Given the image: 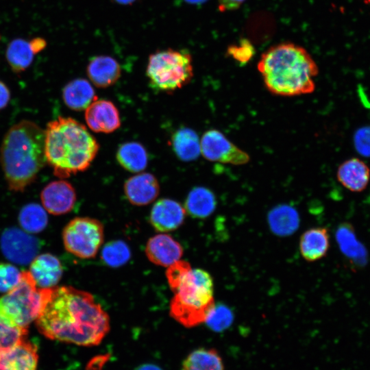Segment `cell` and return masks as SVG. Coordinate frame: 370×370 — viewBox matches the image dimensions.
<instances>
[{"label": "cell", "instance_id": "obj_20", "mask_svg": "<svg viewBox=\"0 0 370 370\" xmlns=\"http://www.w3.org/2000/svg\"><path fill=\"white\" fill-rule=\"evenodd\" d=\"M330 247V236L325 227H312L303 233L299 241L301 256L308 262L323 258Z\"/></svg>", "mask_w": 370, "mask_h": 370}, {"label": "cell", "instance_id": "obj_39", "mask_svg": "<svg viewBox=\"0 0 370 370\" xmlns=\"http://www.w3.org/2000/svg\"><path fill=\"white\" fill-rule=\"evenodd\" d=\"M117 3L121 5H130L136 0H115Z\"/></svg>", "mask_w": 370, "mask_h": 370}, {"label": "cell", "instance_id": "obj_35", "mask_svg": "<svg viewBox=\"0 0 370 370\" xmlns=\"http://www.w3.org/2000/svg\"><path fill=\"white\" fill-rule=\"evenodd\" d=\"M245 0H219V9L221 12L233 10L239 8Z\"/></svg>", "mask_w": 370, "mask_h": 370}, {"label": "cell", "instance_id": "obj_6", "mask_svg": "<svg viewBox=\"0 0 370 370\" xmlns=\"http://www.w3.org/2000/svg\"><path fill=\"white\" fill-rule=\"evenodd\" d=\"M38 287L29 271H22L18 283L0 297V320L7 325L28 329L38 317L51 292Z\"/></svg>", "mask_w": 370, "mask_h": 370}, {"label": "cell", "instance_id": "obj_4", "mask_svg": "<svg viewBox=\"0 0 370 370\" xmlns=\"http://www.w3.org/2000/svg\"><path fill=\"white\" fill-rule=\"evenodd\" d=\"M45 132L46 160L60 178L86 171L99 149L86 127L72 118L59 116Z\"/></svg>", "mask_w": 370, "mask_h": 370}, {"label": "cell", "instance_id": "obj_30", "mask_svg": "<svg viewBox=\"0 0 370 370\" xmlns=\"http://www.w3.org/2000/svg\"><path fill=\"white\" fill-rule=\"evenodd\" d=\"M233 320L231 310L225 306H216L208 314L205 323L208 326L217 332H221L228 328Z\"/></svg>", "mask_w": 370, "mask_h": 370}, {"label": "cell", "instance_id": "obj_28", "mask_svg": "<svg viewBox=\"0 0 370 370\" xmlns=\"http://www.w3.org/2000/svg\"><path fill=\"white\" fill-rule=\"evenodd\" d=\"M18 222L25 231L38 233L47 225L48 217L46 210L38 204H28L21 210Z\"/></svg>", "mask_w": 370, "mask_h": 370}, {"label": "cell", "instance_id": "obj_2", "mask_svg": "<svg viewBox=\"0 0 370 370\" xmlns=\"http://www.w3.org/2000/svg\"><path fill=\"white\" fill-rule=\"evenodd\" d=\"M258 69L272 94L292 97L310 94L315 90L318 66L303 47L282 43L270 47L262 56Z\"/></svg>", "mask_w": 370, "mask_h": 370}, {"label": "cell", "instance_id": "obj_24", "mask_svg": "<svg viewBox=\"0 0 370 370\" xmlns=\"http://www.w3.org/2000/svg\"><path fill=\"white\" fill-rule=\"evenodd\" d=\"M173 149L179 159L184 162L196 160L201 153L200 139L189 127H182L172 136Z\"/></svg>", "mask_w": 370, "mask_h": 370}, {"label": "cell", "instance_id": "obj_38", "mask_svg": "<svg viewBox=\"0 0 370 370\" xmlns=\"http://www.w3.org/2000/svg\"><path fill=\"white\" fill-rule=\"evenodd\" d=\"M188 3L193 5H199L205 3L207 0H184Z\"/></svg>", "mask_w": 370, "mask_h": 370}, {"label": "cell", "instance_id": "obj_5", "mask_svg": "<svg viewBox=\"0 0 370 370\" xmlns=\"http://www.w3.org/2000/svg\"><path fill=\"white\" fill-rule=\"evenodd\" d=\"M171 289L172 318L186 328L205 323L215 305L213 279L208 271L190 267Z\"/></svg>", "mask_w": 370, "mask_h": 370}, {"label": "cell", "instance_id": "obj_25", "mask_svg": "<svg viewBox=\"0 0 370 370\" xmlns=\"http://www.w3.org/2000/svg\"><path fill=\"white\" fill-rule=\"evenodd\" d=\"M116 158L123 169L132 173L144 170L148 162L146 149L137 142L121 144L117 149Z\"/></svg>", "mask_w": 370, "mask_h": 370}, {"label": "cell", "instance_id": "obj_11", "mask_svg": "<svg viewBox=\"0 0 370 370\" xmlns=\"http://www.w3.org/2000/svg\"><path fill=\"white\" fill-rule=\"evenodd\" d=\"M40 199L48 212L61 215L73 208L77 196L75 188L69 182L57 180L50 182L42 189Z\"/></svg>", "mask_w": 370, "mask_h": 370}, {"label": "cell", "instance_id": "obj_10", "mask_svg": "<svg viewBox=\"0 0 370 370\" xmlns=\"http://www.w3.org/2000/svg\"><path fill=\"white\" fill-rule=\"evenodd\" d=\"M0 245L7 259L18 264H27L37 256L38 240L16 227L5 230L1 234Z\"/></svg>", "mask_w": 370, "mask_h": 370}, {"label": "cell", "instance_id": "obj_18", "mask_svg": "<svg viewBox=\"0 0 370 370\" xmlns=\"http://www.w3.org/2000/svg\"><path fill=\"white\" fill-rule=\"evenodd\" d=\"M29 272L38 287L51 288L59 282L63 269L56 256L45 253L37 256L32 261Z\"/></svg>", "mask_w": 370, "mask_h": 370}, {"label": "cell", "instance_id": "obj_26", "mask_svg": "<svg viewBox=\"0 0 370 370\" xmlns=\"http://www.w3.org/2000/svg\"><path fill=\"white\" fill-rule=\"evenodd\" d=\"M182 370H224L221 357L214 349L198 348L184 360Z\"/></svg>", "mask_w": 370, "mask_h": 370}, {"label": "cell", "instance_id": "obj_19", "mask_svg": "<svg viewBox=\"0 0 370 370\" xmlns=\"http://www.w3.org/2000/svg\"><path fill=\"white\" fill-rule=\"evenodd\" d=\"M86 71L90 80L99 88L112 86L121 74L119 63L114 58L103 55L92 57Z\"/></svg>", "mask_w": 370, "mask_h": 370}, {"label": "cell", "instance_id": "obj_31", "mask_svg": "<svg viewBox=\"0 0 370 370\" xmlns=\"http://www.w3.org/2000/svg\"><path fill=\"white\" fill-rule=\"evenodd\" d=\"M27 335V329L11 327L0 320V350L14 346Z\"/></svg>", "mask_w": 370, "mask_h": 370}, {"label": "cell", "instance_id": "obj_16", "mask_svg": "<svg viewBox=\"0 0 370 370\" xmlns=\"http://www.w3.org/2000/svg\"><path fill=\"white\" fill-rule=\"evenodd\" d=\"M127 200L135 206H145L153 202L160 193L157 178L149 173H142L129 177L124 184Z\"/></svg>", "mask_w": 370, "mask_h": 370}, {"label": "cell", "instance_id": "obj_17", "mask_svg": "<svg viewBox=\"0 0 370 370\" xmlns=\"http://www.w3.org/2000/svg\"><path fill=\"white\" fill-rule=\"evenodd\" d=\"M336 177L347 190L360 193L363 191L370 181V168L362 160L353 157L343 161L338 167Z\"/></svg>", "mask_w": 370, "mask_h": 370}, {"label": "cell", "instance_id": "obj_27", "mask_svg": "<svg viewBox=\"0 0 370 370\" xmlns=\"http://www.w3.org/2000/svg\"><path fill=\"white\" fill-rule=\"evenodd\" d=\"M269 222L271 229L276 234L288 235L297 229L299 217L293 208L287 205H280L269 212Z\"/></svg>", "mask_w": 370, "mask_h": 370}, {"label": "cell", "instance_id": "obj_40", "mask_svg": "<svg viewBox=\"0 0 370 370\" xmlns=\"http://www.w3.org/2000/svg\"><path fill=\"white\" fill-rule=\"evenodd\" d=\"M0 39H1V36H0Z\"/></svg>", "mask_w": 370, "mask_h": 370}, {"label": "cell", "instance_id": "obj_9", "mask_svg": "<svg viewBox=\"0 0 370 370\" xmlns=\"http://www.w3.org/2000/svg\"><path fill=\"white\" fill-rule=\"evenodd\" d=\"M201 153L208 160L234 165L247 163V153L229 140L217 130L206 131L200 139Z\"/></svg>", "mask_w": 370, "mask_h": 370}, {"label": "cell", "instance_id": "obj_13", "mask_svg": "<svg viewBox=\"0 0 370 370\" xmlns=\"http://www.w3.org/2000/svg\"><path fill=\"white\" fill-rule=\"evenodd\" d=\"M85 120L93 132L109 134L121 126V119L116 106L110 101L96 99L85 110Z\"/></svg>", "mask_w": 370, "mask_h": 370}, {"label": "cell", "instance_id": "obj_36", "mask_svg": "<svg viewBox=\"0 0 370 370\" xmlns=\"http://www.w3.org/2000/svg\"><path fill=\"white\" fill-rule=\"evenodd\" d=\"M10 99V93L8 87L3 82L0 81V110L5 108Z\"/></svg>", "mask_w": 370, "mask_h": 370}, {"label": "cell", "instance_id": "obj_12", "mask_svg": "<svg viewBox=\"0 0 370 370\" xmlns=\"http://www.w3.org/2000/svg\"><path fill=\"white\" fill-rule=\"evenodd\" d=\"M186 214L184 207L179 202L162 198L153 204L150 212L149 223L160 233L172 232L182 225Z\"/></svg>", "mask_w": 370, "mask_h": 370}, {"label": "cell", "instance_id": "obj_34", "mask_svg": "<svg viewBox=\"0 0 370 370\" xmlns=\"http://www.w3.org/2000/svg\"><path fill=\"white\" fill-rule=\"evenodd\" d=\"M354 145L361 156L370 157V125L358 129L354 135Z\"/></svg>", "mask_w": 370, "mask_h": 370}, {"label": "cell", "instance_id": "obj_37", "mask_svg": "<svg viewBox=\"0 0 370 370\" xmlns=\"http://www.w3.org/2000/svg\"><path fill=\"white\" fill-rule=\"evenodd\" d=\"M134 370H162L161 367L157 365L152 363H145L138 366Z\"/></svg>", "mask_w": 370, "mask_h": 370}, {"label": "cell", "instance_id": "obj_23", "mask_svg": "<svg viewBox=\"0 0 370 370\" xmlns=\"http://www.w3.org/2000/svg\"><path fill=\"white\" fill-rule=\"evenodd\" d=\"M38 53L34 47L31 39H13L8 45L5 57L12 70L16 73L25 71Z\"/></svg>", "mask_w": 370, "mask_h": 370}, {"label": "cell", "instance_id": "obj_14", "mask_svg": "<svg viewBox=\"0 0 370 370\" xmlns=\"http://www.w3.org/2000/svg\"><path fill=\"white\" fill-rule=\"evenodd\" d=\"M184 250L181 244L166 233L151 237L145 247L149 260L154 264L169 267L180 260Z\"/></svg>", "mask_w": 370, "mask_h": 370}, {"label": "cell", "instance_id": "obj_3", "mask_svg": "<svg viewBox=\"0 0 370 370\" xmlns=\"http://www.w3.org/2000/svg\"><path fill=\"white\" fill-rule=\"evenodd\" d=\"M45 132L30 121L14 125L1 147L0 160L10 190L23 191L47 162Z\"/></svg>", "mask_w": 370, "mask_h": 370}, {"label": "cell", "instance_id": "obj_8", "mask_svg": "<svg viewBox=\"0 0 370 370\" xmlns=\"http://www.w3.org/2000/svg\"><path fill=\"white\" fill-rule=\"evenodd\" d=\"M66 250L82 258H95L104 240L103 223L94 218L79 217L71 220L62 231Z\"/></svg>", "mask_w": 370, "mask_h": 370}, {"label": "cell", "instance_id": "obj_21", "mask_svg": "<svg viewBox=\"0 0 370 370\" xmlns=\"http://www.w3.org/2000/svg\"><path fill=\"white\" fill-rule=\"evenodd\" d=\"M62 98L69 108L76 111L86 110L97 99L89 82L82 78L75 79L64 87Z\"/></svg>", "mask_w": 370, "mask_h": 370}, {"label": "cell", "instance_id": "obj_7", "mask_svg": "<svg viewBox=\"0 0 370 370\" xmlns=\"http://www.w3.org/2000/svg\"><path fill=\"white\" fill-rule=\"evenodd\" d=\"M146 75L153 89L174 92L187 85L193 77L191 55L186 50H158L149 56Z\"/></svg>", "mask_w": 370, "mask_h": 370}, {"label": "cell", "instance_id": "obj_1", "mask_svg": "<svg viewBox=\"0 0 370 370\" xmlns=\"http://www.w3.org/2000/svg\"><path fill=\"white\" fill-rule=\"evenodd\" d=\"M35 321L47 338L85 347L100 344L110 328L109 315L92 294L66 286L52 288Z\"/></svg>", "mask_w": 370, "mask_h": 370}, {"label": "cell", "instance_id": "obj_32", "mask_svg": "<svg viewBox=\"0 0 370 370\" xmlns=\"http://www.w3.org/2000/svg\"><path fill=\"white\" fill-rule=\"evenodd\" d=\"M21 272L13 264L0 263V292L8 293L19 282Z\"/></svg>", "mask_w": 370, "mask_h": 370}, {"label": "cell", "instance_id": "obj_15", "mask_svg": "<svg viewBox=\"0 0 370 370\" xmlns=\"http://www.w3.org/2000/svg\"><path fill=\"white\" fill-rule=\"evenodd\" d=\"M38 362L37 347L27 338L0 350V370H37Z\"/></svg>", "mask_w": 370, "mask_h": 370}, {"label": "cell", "instance_id": "obj_33", "mask_svg": "<svg viewBox=\"0 0 370 370\" xmlns=\"http://www.w3.org/2000/svg\"><path fill=\"white\" fill-rule=\"evenodd\" d=\"M228 54L235 60L243 64L247 62L254 54L253 45L247 40H241L237 45L228 48Z\"/></svg>", "mask_w": 370, "mask_h": 370}, {"label": "cell", "instance_id": "obj_29", "mask_svg": "<svg viewBox=\"0 0 370 370\" xmlns=\"http://www.w3.org/2000/svg\"><path fill=\"white\" fill-rule=\"evenodd\" d=\"M131 258V250L123 241L107 243L101 251V259L108 267L117 268L126 264Z\"/></svg>", "mask_w": 370, "mask_h": 370}, {"label": "cell", "instance_id": "obj_22", "mask_svg": "<svg viewBox=\"0 0 370 370\" xmlns=\"http://www.w3.org/2000/svg\"><path fill=\"white\" fill-rule=\"evenodd\" d=\"M216 208V199L213 193L203 186L193 188L188 194L184 204L187 214L197 219L210 216Z\"/></svg>", "mask_w": 370, "mask_h": 370}]
</instances>
